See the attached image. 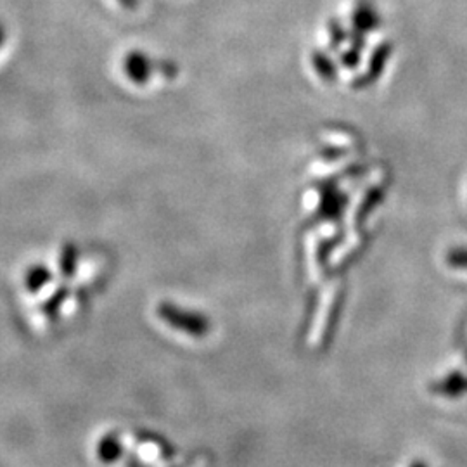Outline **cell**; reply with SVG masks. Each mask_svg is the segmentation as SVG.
I'll list each match as a JSON object with an SVG mask.
<instances>
[{
	"label": "cell",
	"instance_id": "cell-5",
	"mask_svg": "<svg viewBox=\"0 0 467 467\" xmlns=\"http://www.w3.org/2000/svg\"><path fill=\"white\" fill-rule=\"evenodd\" d=\"M125 9H135L139 5V0H118Z\"/></svg>",
	"mask_w": 467,
	"mask_h": 467
},
{
	"label": "cell",
	"instance_id": "cell-6",
	"mask_svg": "<svg viewBox=\"0 0 467 467\" xmlns=\"http://www.w3.org/2000/svg\"><path fill=\"white\" fill-rule=\"evenodd\" d=\"M5 38H7V30H5V26L0 23V49H2V46L5 44Z\"/></svg>",
	"mask_w": 467,
	"mask_h": 467
},
{
	"label": "cell",
	"instance_id": "cell-3",
	"mask_svg": "<svg viewBox=\"0 0 467 467\" xmlns=\"http://www.w3.org/2000/svg\"><path fill=\"white\" fill-rule=\"evenodd\" d=\"M355 25H357V28H360V30H364V32H368V28H372V26L376 25L372 9H368V5H366V7L362 5V7L357 11V15H355Z\"/></svg>",
	"mask_w": 467,
	"mask_h": 467
},
{
	"label": "cell",
	"instance_id": "cell-1",
	"mask_svg": "<svg viewBox=\"0 0 467 467\" xmlns=\"http://www.w3.org/2000/svg\"><path fill=\"white\" fill-rule=\"evenodd\" d=\"M123 69L127 73V78L132 80L134 84H146L150 78V71H152V63L150 57L140 54V52H130L125 57Z\"/></svg>",
	"mask_w": 467,
	"mask_h": 467
},
{
	"label": "cell",
	"instance_id": "cell-2",
	"mask_svg": "<svg viewBox=\"0 0 467 467\" xmlns=\"http://www.w3.org/2000/svg\"><path fill=\"white\" fill-rule=\"evenodd\" d=\"M314 67L317 69L320 78H324L326 82H333L336 78V67L326 54H314Z\"/></svg>",
	"mask_w": 467,
	"mask_h": 467
},
{
	"label": "cell",
	"instance_id": "cell-4",
	"mask_svg": "<svg viewBox=\"0 0 467 467\" xmlns=\"http://www.w3.org/2000/svg\"><path fill=\"white\" fill-rule=\"evenodd\" d=\"M44 281H47V272H46L44 268H34V270H30V274H28V277H26V284H28V287H32V289L38 287Z\"/></svg>",
	"mask_w": 467,
	"mask_h": 467
}]
</instances>
